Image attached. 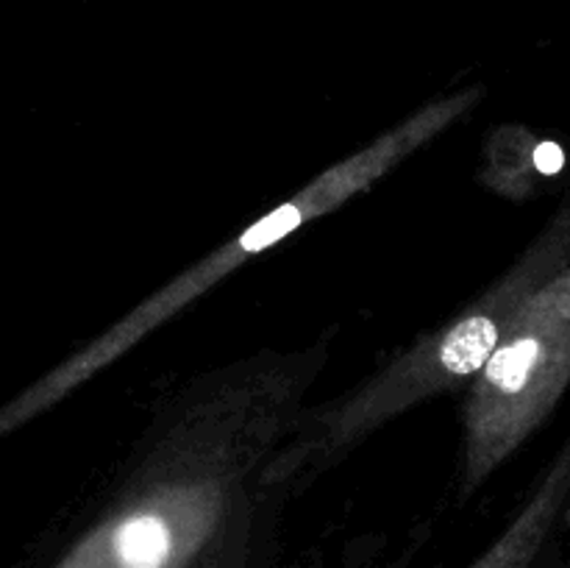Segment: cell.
<instances>
[{"label":"cell","instance_id":"cell-5","mask_svg":"<svg viewBox=\"0 0 570 568\" xmlns=\"http://www.w3.org/2000/svg\"><path fill=\"white\" fill-rule=\"evenodd\" d=\"M570 493V440L515 521L471 568H532Z\"/></svg>","mask_w":570,"mask_h":568},{"label":"cell","instance_id":"cell-4","mask_svg":"<svg viewBox=\"0 0 570 568\" xmlns=\"http://www.w3.org/2000/svg\"><path fill=\"white\" fill-rule=\"evenodd\" d=\"M50 568H245L243 505L220 473L156 479Z\"/></svg>","mask_w":570,"mask_h":568},{"label":"cell","instance_id":"cell-1","mask_svg":"<svg viewBox=\"0 0 570 568\" xmlns=\"http://www.w3.org/2000/svg\"><path fill=\"white\" fill-rule=\"evenodd\" d=\"M479 98H482L479 89H468V92L438 100V104L426 106V109L406 117L404 123H399L393 131L379 137L376 143H371L367 148L356 150L348 159L337 161L334 167L323 170L315 182L306 184L304 189H298L293 198L284 200V204L276 206L273 212H267L265 217H259V221H256L254 226L245 228L239 237L228 239L220 248L212 251L209 256L195 262L189 271H184L181 276L167 282L165 287L156 290L150 298H145L142 304L134 306L126 317H120L115 326L106 329L98 340H92L87 349L78 351L72 360H67L65 365H61L59 371L50 373L45 382H39V388H33L31 393L22 399L17 415L26 418L31 415L33 410H42V407L53 404L56 399L70 393L76 384L87 382V379L95 376L100 368L111 365L117 356L131 351L139 340L148 337L150 332H156L161 323L170 321L173 315H178L184 306H189L195 298H200L206 290L220 284L228 273L243 267L245 262L254 259L256 254H265L273 245L282 243L284 237L298 232L301 226L328 215V212L343 206L345 200L354 198V195L365 193L371 184H376L379 178H384L390 170H395L406 156L421 150L429 139L443 134L451 123L460 120L465 111H471Z\"/></svg>","mask_w":570,"mask_h":568},{"label":"cell","instance_id":"cell-2","mask_svg":"<svg viewBox=\"0 0 570 568\" xmlns=\"http://www.w3.org/2000/svg\"><path fill=\"white\" fill-rule=\"evenodd\" d=\"M568 265L570 198L551 217L532 248L512 265V271L482 298L473 301L468 312L456 315L440 332L429 334L415 349L390 362L351 399L334 407L321 421V432L315 438L317 449L337 451L356 443L367 432L387 423L390 418L476 376L499 349L501 337L512 326L523 304Z\"/></svg>","mask_w":570,"mask_h":568},{"label":"cell","instance_id":"cell-3","mask_svg":"<svg viewBox=\"0 0 570 568\" xmlns=\"http://www.w3.org/2000/svg\"><path fill=\"white\" fill-rule=\"evenodd\" d=\"M570 384V265L523 304L465 404L462 484L488 479L562 399Z\"/></svg>","mask_w":570,"mask_h":568}]
</instances>
